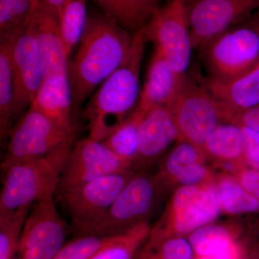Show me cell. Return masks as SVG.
I'll use <instances>...</instances> for the list:
<instances>
[{"instance_id": "1", "label": "cell", "mask_w": 259, "mask_h": 259, "mask_svg": "<svg viewBox=\"0 0 259 259\" xmlns=\"http://www.w3.org/2000/svg\"><path fill=\"white\" fill-rule=\"evenodd\" d=\"M133 36L105 15L89 17L77 51L69 61L74 110L80 106L127 59Z\"/></svg>"}, {"instance_id": "18", "label": "cell", "mask_w": 259, "mask_h": 259, "mask_svg": "<svg viewBox=\"0 0 259 259\" xmlns=\"http://www.w3.org/2000/svg\"><path fill=\"white\" fill-rule=\"evenodd\" d=\"M180 138L171 108L156 107L141 119L139 131V153L135 163H147L158 158Z\"/></svg>"}, {"instance_id": "10", "label": "cell", "mask_w": 259, "mask_h": 259, "mask_svg": "<svg viewBox=\"0 0 259 259\" xmlns=\"http://www.w3.org/2000/svg\"><path fill=\"white\" fill-rule=\"evenodd\" d=\"M134 175L131 169L117 172L59 193L80 235L104 215Z\"/></svg>"}, {"instance_id": "20", "label": "cell", "mask_w": 259, "mask_h": 259, "mask_svg": "<svg viewBox=\"0 0 259 259\" xmlns=\"http://www.w3.org/2000/svg\"><path fill=\"white\" fill-rule=\"evenodd\" d=\"M213 96L222 105L225 116L259 105V63L246 74L229 81L202 77Z\"/></svg>"}, {"instance_id": "12", "label": "cell", "mask_w": 259, "mask_h": 259, "mask_svg": "<svg viewBox=\"0 0 259 259\" xmlns=\"http://www.w3.org/2000/svg\"><path fill=\"white\" fill-rule=\"evenodd\" d=\"M66 228L54 198L32 204L18 248L21 259H53L64 245Z\"/></svg>"}, {"instance_id": "32", "label": "cell", "mask_w": 259, "mask_h": 259, "mask_svg": "<svg viewBox=\"0 0 259 259\" xmlns=\"http://www.w3.org/2000/svg\"><path fill=\"white\" fill-rule=\"evenodd\" d=\"M108 236L81 235L63 245L53 259H89L101 248Z\"/></svg>"}, {"instance_id": "5", "label": "cell", "mask_w": 259, "mask_h": 259, "mask_svg": "<svg viewBox=\"0 0 259 259\" xmlns=\"http://www.w3.org/2000/svg\"><path fill=\"white\" fill-rule=\"evenodd\" d=\"M221 210L214 182L181 186L172 196L161 221L151 229L148 239L190 234L212 223Z\"/></svg>"}, {"instance_id": "36", "label": "cell", "mask_w": 259, "mask_h": 259, "mask_svg": "<svg viewBox=\"0 0 259 259\" xmlns=\"http://www.w3.org/2000/svg\"><path fill=\"white\" fill-rule=\"evenodd\" d=\"M138 5L147 13L150 16H153L155 12L160 8L159 0H134Z\"/></svg>"}, {"instance_id": "6", "label": "cell", "mask_w": 259, "mask_h": 259, "mask_svg": "<svg viewBox=\"0 0 259 259\" xmlns=\"http://www.w3.org/2000/svg\"><path fill=\"white\" fill-rule=\"evenodd\" d=\"M170 108L178 129L179 140L201 149L216 127L224 122L222 105L204 84L202 78L190 79L187 76Z\"/></svg>"}, {"instance_id": "26", "label": "cell", "mask_w": 259, "mask_h": 259, "mask_svg": "<svg viewBox=\"0 0 259 259\" xmlns=\"http://www.w3.org/2000/svg\"><path fill=\"white\" fill-rule=\"evenodd\" d=\"M143 115L136 110L102 140L112 152L134 165L139 153V131Z\"/></svg>"}, {"instance_id": "24", "label": "cell", "mask_w": 259, "mask_h": 259, "mask_svg": "<svg viewBox=\"0 0 259 259\" xmlns=\"http://www.w3.org/2000/svg\"><path fill=\"white\" fill-rule=\"evenodd\" d=\"M188 240L193 248L194 256L211 258L241 243L237 241L234 231L221 225L209 224L202 227L190 233Z\"/></svg>"}, {"instance_id": "7", "label": "cell", "mask_w": 259, "mask_h": 259, "mask_svg": "<svg viewBox=\"0 0 259 259\" xmlns=\"http://www.w3.org/2000/svg\"><path fill=\"white\" fill-rule=\"evenodd\" d=\"M75 129L65 128L38 110L28 107L10 131L1 168L49 154L74 139Z\"/></svg>"}, {"instance_id": "39", "label": "cell", "mask_w": 259, "mask_h": 259, "mask_svg": "<svg viewBox=\"0 0 259 259\" xmlns=\"http://www.w3.org/2000/svg\"><path fill=\"white\" fill-rule=\"evenodd\" d=\"M193 259H212V258H210V257H208V256H200V257L194 256Z\"/></svg>"}, {"instance_id": "14", "label": "cell", "mask_w": 259, "mask_h": 259, "mask_svg": "<svg viewBox=\"0 0 259 259\" xmlns=\"http://www.w3.org/2000/svg\"><path fill=\"white\" fill-rule=\"evenodd\" d=\"M12 64L15 79V110L18 117L26 107L30 106L44 79L31 18L15 34Z\"/></svg>"}, {"instance_id": "2", "label": "cell", "mask_w": 259, "mask_h": 259, "mask_svg": "<svg viewBox=\"0 0 259 259\" xmlns=\"http://www.w3.org/2000/svg\"><path fill=\"white\" fill-rule=\"evenodd\" d=\"M148 42L145 28L134 32L127 59L99 86L85 110L90 137L106 138L136 110L140 95V71Z\"/></svg>"}, {"instance_id": "3", "label": "cell", "mask_w": 259, "mask_h": 259, "mask_svg": "<svg viewBox=\"0 0 259 259\" xmlns=\"http://www.w3.org/2000/svg\"><path fill=\"white\" fill-rule=\"evenodd\" d=\"M68 141L45 156L18 162L3 170L0 215L10 214L44 199L54 198L61 173L72 149Z\"/></svg>"}, {"instance_id": "25", "label": "cell", "mask_w": 259, "mask_h": 259, "mask_svg": "<svg viewBox=\"0 0 259 259\" xmlns=\"http://www.w3.org/2000/svg\"><path fill=\"white\" fill-rule=\"evenodd\" d=\"M220 207L230 214L259 212V202L243 188L236 177L222 175L214 182Z\"/></svg>"}, {"instance_id": "28", "label": "cell", "mask_w": 259, "mask_h": 259, "mask_svg": "<svg viewBox=\"0 0 259 259\" xmlns=\"http://www.w3.org/2000/svg\"><path fill=\"white\" fill-rule=\"evenodd\" d=\"M103 15L128 31L137 32L151 19L134 0H95Z\"/></svg>"}, {"instance_id": "34", "label": "cell", "mask_w": 259, "mask_h": 259, "mask_svg": "<svg viewBox=\"0 0 259 259\" xmlns=\"http://www.w3.org/2000/svg\"><path fill=\"white\" fill-rule=\"evenodd\" d=\"M236 180L259 202V168L241 167L236 171Z\"/></svg>"}, {"instance_id": "38", "label": "cell", "mask_w": 259, "mask_h": 259, "mask_svg": "<svg viewBox=\"0 0 259 259\" xmlns=\"http://www.w3.org/2000/svg\"><path fill=\"white\" fill-rule=\"evenodd\" d=\"M45 1L49 3L56 10V13L59 15V13H60L61 5H62L64 0H45Z\"/></svg>"}, {"instance_id": "8", "label": "cell", "mask_w": 259, "mask_h": 259, "mask_svg": "<svg viewBox=\"0 0 259 259\" xmlns=\"http://www.w3.org/2000/svg\"><path fill=\"white\" fill-rule=\"evenodd\" d=\"M144 28L148 41L161 49L179 76L187 78L193 48L186 0H168L155 12Z\"/></svg>"}, {"instance_id": "33", "label": "cell", "mask_w": 259, "mask_h": 259, "mask_svg": "<svg viewBox=\"0 0 259 259\" xmlns=\"http://www.w3.org/2000/svg\"><path fill=\"white\" fill-rule=\"evenodd\" d=\"M241 128L245 139V163L259 168V132L245 126Z\"/></svg>"}, {"instance_id": "30", "label": "cell", "mask_w": 259, "mask_h": 259, "mask_svg": "<svg viewBox=\"0 0 259 259\" xmlns=\"http://www.w3.org/2000/svg\"><path fill=\"white\" fill-rule=\"evenodd\" d=\"M41 0H0V36L11 35L23 28Z\"/></svg>"}, {"instance_id": "13", "label": "cell", "mask_w": 259, "mask_h": 259, "mask_svg": "<svg viewBox=\"0 0 259 259\" xmlns=\"http://www.w3.org/2000/svg\"><path fill=\"white\" fill-rule=\"evenodd\" d=\"M132 165L112 152L106 145L88 136L72 147L63 169L59 193L88 181L130 170Z\"/></svg>"}, {"instance_id": "37", "label": "cell", "mask_w": 259, "mask_h": 259, "mask_svg": "<svg viewBox=\"0 0 259 259\" xmlns=\"http://www.w3.org/2000/svg\"><path fill=\"white\" fill-rule=\"evenodd\" d=\"M241 259H259V245L248 253H245Z\"/></svg>"}, {"instance_id": "16", "label": "cell", "mask_w": 259, "mask_h": 259, "mask_svg": "<svg viewBox=\"0 0 259 259\" xmlns=\"http://www.w3.org/2000/svg\"><path fill=\"white\" fill-rule=\"evenodd\" d=\"M187 79L179 76L161 49L155 47L136 111L144 116L154 107H171Z\"/></svg>"}, {"instance_id": "17", "label": "cell", "mask_w": 259, "mask_h": 259, "mask_svg": "<svg viewBox=\"0 0 259 259\" xmlns=\"http://www.w3.org/2000/svg\"><path fill=\"white\" fill-rule=\"evenodd\" d=\"M205 158L203 151L198 146L178 140L163 160L156 176L161 185L176 182L182 186L210 183L212 179L204 163Z\"/></svg>"}, {"instance_id": "11", "label": "cell", "mask_w": 259, "mask_h": 259, "mask_svg": "<svg viewBox=\"0 0 259 259\" xmlns=\"http://www.w3.org/2000/svg\"><path fill=\"white\" fill-rule=\"evenodd\" d=\"M259 11V0H193L188 5L191 42L199 49Z\"/></svg>"}, {"instance_id": "22", "label": "cell", "mask_w": 259, "mask_h": 259, "mask_svg": "<svg viewBox=\"0 0 259 259\" xmlns=\"http://www.w3.org/2000/svg\"><path fill=\"white\" fill-rule=\"evenodd\" d=\"M206 157L231 165L245 163V139L241 126L223 122L216 127L204 144Z\"/></svg>"}, {"instance_id": "23", "label": "cell", "mask_w": 259, "mask_h": 259, "mask_svg": "<svg viewBox=\"0 0 259 259\" xmlns=\"http://www.w3.org/2000/svg\"><path fill=\"white\" fill-rule=\"evenodd\" d=\"M150 231L151 228L146 221L122 233L109 236L101 248L89 259H136Z\"/></svg>"}, {"instance_id": "9", "label": "cell", "mask_w": 259, "mask_h": 259, "mask_svg": "<svg viewBox=\"0 0 259 259\" xmlns=\"http://www.w3.org/2000/svg\"><path fill=\"white\" fill-rule=\"evenodd\" d=\"M159 185L157 176L134 174L107 212L82 235L112 236L146 221L154 206Z\"/></svg>"}, {"instance_id": "31", "label": "cell", "mask_w": 259, "mask_h": 259, "mask_svg": "<svg viewBox=\"0 0 259 259\" xmlns=\"http://www.w3.org/2000/svg\"><path fill=\"white\" fill-rule=\"evenodd\" d=\"M32 206L0 215V259H13L18 250L24 223Z\"/></svg>"}, {"instance_id": "35", "label": "cell", "mask_w": 259, "mask_h": 259, "mask_svg": "<svg viewBox=\"0 0 259 259\" xmlns=\"http://www.w3.org/2000/svg\"><path fill=\"white\" fill-rule=\"evenodd\" d=\"M225 122H233L259 132V105L243 111L227 114Z\"/></svg>"}, {"instance_id": "15", "label": "cell", "mask_w": 259, "mask_h": 259, "mask_svg": "<svg viewBox=\"0 0 259 259\" xmlns=\"http://www.w3.org/2000/svg\"><path fill=\"white\" fill-rule=\"evenodd\" d=\"M44 79L53 75L69 74V56L61 34L58 13L41 0L31 18Z\"/></svg>"}, {"instance_id": "29", "label": "cell", "mask_w": 259, "mask_h": 259, "mask_svg": "<svg viewBox=\"0 0 259 259\" xmlns=\"http://www.w3.org/2000/svg\"><path fill=\"white\" fill-rule=\"evenodd\" d=\"M194 253L188 238L172 236L147 239L136 259H193Z\"/></svg>"}, {"instance_id": "27", "label": "cell", "mask_w": 259, "mask_h": 259, "mask_svg": "<svg viewBox=\"0 0 259 259\" xmlns=\"http://www.w3.org/2000/svg\"><path fill=\"white\" fill-rule=\"evenodd\" d=\"M88 0H64L59 15L61 34L67 54L79 44L86 27Z\"/></svg>"}, {"instance_id": "4", "label": "cell", "mask_w": 259, "mask_h": 259, "mask_svg": "<svg viewBox=\"0 0 259 259\" xmlns=\"http://www.w3.org/2000/svg\"><path fill=\"white\" fill-rule=\"evenodd\" d=\"M207 79L229 81L243 76L259 63V33L241 23L228 29L199 49Z\"/></svg>"}, {"instance_id": "21", "label": "cell", "mask_w": 259, "mask_h": 259, "mask_svg": "<svg viewBox=\"0 0 259 259\" xmlns=\"http://www.w3.org/2000/svg\"><path fill=\"white\" fill-rule=\"evenodd\" d=\"M0 36V137L6 139L18 117L15 110L12 49L15 34Z\"/></svg>"}, {"instance_id": "19", "label": "cell", "mask_w": 259, "mask_h": 259, "mask_svg": "<svg viewBox=\"0 0 259 259\" xmlns=\"http://www.w3.org/2000/svg\"><path fill=\"white\" fill-rule=\"evenodd\" d=\"M30 107L65 128L75 129L69 74H55L45 78Z\"/></svg>"}]
</instances>
